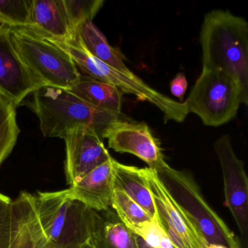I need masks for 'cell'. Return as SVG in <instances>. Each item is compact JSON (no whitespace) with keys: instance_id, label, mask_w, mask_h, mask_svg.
<instances>
[{"instance_id":"1","label":"cell","mask_w":248,"mask_h":248,"mask_svg":"<svg viewBox=\"0 0 248 248\" xmlns=\"http://www.w3.org/2000/svg\"><path fill=\"white\" fill-rule=\"evenodd\" d=\"M32 94L28 106L38 117L45 137L63 139L71 130L85 126L104 140L114 124L129 120L122 112L94 107L70 90L43 86Z\"/></svg>"},{"instance_id":"2","label":"cell","mask_w":248,"mask_h":248,"mask_svg":"<svg viewBox=\"0 0 248 248\" xmlns=\"http://www.w3.org/2000/svg\"><path fill=\"white\" fill-rule=\"evenodd\" d=\"M202 69L220 70L240 85L248 102V24L229 11L215 10L204 16L200 32Z\"/></svg>"},{"instance_id":"3","label":"cell","mask_w":248,"mask_h":248,"mask_svg":"<svg viewBox=\"0 0 248 248\" xmlns=\"http://www.w3.org/2000/svg\"><path fill=\"white\" fill-rule=\"evenodd\" d=\"M36 217L50 248H80L91 238L95 210L69 190L34 196Z\"/></svg>"},{"instance_id":"4","label":"cell","mask_w":248,"mask_h":248,"mask_svg":"<svg viewBox=\"0 0 248 248\" xmlns=\"http://www.w3.org/2000/svg\"><path fill=\"white\" fill-rule=\"evenodd\" d=\"M46 38L69 54L82 75L114 85L123 93L131 94L140 101L151 103L163 112L165 123L169 120L182 123L188 115L184 102L175 101L151 88L134 74L120 72L94 57L78 34L74 40L68 41Z\"/></svg>"},{"instance_id":"5","label":"cell","mask_w":248,"mask_h":248,"mask_svg":"<svg viewBox=\"0 0 248 248\" xmlns=\"http://www.w3.org/2000/svg\"><path fill=\"white\" fill-rule=\"evenodd\" d=\"M156 172L175 202L209 244H220L229 248H248L209 205L190 174L174 169L168 163Z\"/></svg>"},{"instance_id":"6","label":"cell","mask_w":248,"mask_h":248,"mask_svg":"<svg viewBox=\"0 0 248 248\" xmlns=\"http://www.w3.org/2000/svg\"><path fill=\"white\" fill-rule=\"evenodd\" d=\"M14 47L24 64L44 86L71 90L81 73L69 54L30 28H11Z\"/></svg>"},{"instance_id":"7","label":"cell","mask_w":248,"mask_h":248,"mask_svg":"<svg viewBox=\"0 0 248 248\" xmlns=\"http://www.w3.org/2000/svg\"><path fill=\"white\" fill-rule=\"evenodd\" d=\"M184 104L203 124L217 127L236 117L243 96L240 85L229 74L202 69Z\"/></svg>"},{"instance_id":"8","label":"cell","mask_w":248,"mask_h":248,"mask_svg":"<svg viewBox=\"0 0 248 248\" xmlns=\"http://www.w3.org/2000/svg\"><path fill=\"white\" fill-rule=\"evenodd\" d=\"M142 170L158 222L175 248H207L208 242L175 202L156 171Z\"/></svg>"},{"instance_id":"9","label":"cell","mask_w":248,"mask_h":248,"mask_svg":"<svg viewBox=\"0 0 248 248\" xmlns=\"http://www.w3.org/2000/svg\"><path fill=\"white\" fill-rule=\"evenodd\" d=\"M223 174L226 207L230 210L247 248L248 237V178L243 162L236 156L228 135L214 143Z\"/></svg>"},{"instance_id":"10","label":"cell","mask_w":248,"mask_h":248,"mask_svg":"<svg viewBox=\"0 0 248 248\" xmlns=\"http://www.w3.org/2000/svg\"><path fill=\"white\" fill-rule=\"evenodd\" d=\"M43 86L18 56L11 40V28L0 24V95L17 107Z\"/></svg>"},{"instance_id":"11","label":"cell","mask_w":248,"mask_h":248,"mask_svg":"<svg viewBox=\"0 0 248 248\" xmlns=\"http://www.w3.org/2000/svg\"><path fill=\"white\" fill-rule=\"evenodd\" d=\"M63 139L66 143L65 171L70 186L111 157L102 139L91 127H77Z\"/></svg>"},{"instance_id":"12","label":"cell","mask_w":248,"mask_h":248,"mask_svg":"<svg viewBox=\"0 0 248 248\" xmlns=\"http://www.w3.org/2000/svg\"><path fill=\"white\" fill-rule=\"evenodd\" d=\"M106 139L110 149L135 155L153 170L157 171L167 163L159 140L146 123L120 122L109 129Z\"/></svg>"},{"instance_id":"13","label":"cell","mask_w":248,"mask_h":248,"mask_svg":"<svg viewBox=\"0 0 248 248\" xmlns=\"http://www.w3.org/2000/svg\"><path fill=\"white\" fill-rule=\"evenodd\" d=\"M111 157L68 188L71 196L95 211L111 207L114 192V172Z\"/></svg>"},{"instance_id":"14","label":"cell","mask_w":248,"mask_h":248,"mask_svg":"<svg viewBox=\"0 0 248 248\" xmlns=\"http://www.w3.org/2000/svg\"><path fill=\"white\" fill-rule=\"evenodd\" d=\"M11 245L24 248H50L36 217L34 195L22 192L13 201Z\"/></svg>"},{"instance_id":"15","label":"cell","mask_w":248,"mask_h":248,"mask_svg":"<svg viewBox=\"0 0 248 248\" xmlns=\"http://www.w3.org/2000/svg\"><path fill=\"white\" fill-rule=\"evenodd\" d=\"M32 27L45 37L68 41L77 37L74 33L63 0H32Z\"/></svg>"},{"instance_id":"16","label":"cell","mask_w":248,"mask_h":248,"mask_svg":"<svg viewBox=\"0 0 248 248\" xmlns=\"http://www.w3.org/2000/svg\"><path fill=\"white\" fill-rule=\"evenodd\" d=\"M91 241L95 248H138L135 233L111 207L95 211Z\"/></svg>"},{"instance_id":"17","label":"cell","mask_w":248,"mask_h":248,"mask_svg":"<svg viewBox=\"0 0 248 248\" xmlns=\"http://www.w3.org/2000/svg\"><path fill=\"white\" fill-rule=\"evenodd\" d=\"M113 172L114 189L121 190L125 193L154 217L155 204L142 168L124 165L114 159Z\"/></svg>"},{"instance_id":"18","label":"cell","mask_w":248,"mask_h":248,"mask_svg":"<svg viewBox=\"0 0 248 248\" xmlns=\"http://www.w3.org/2000/svg\"><path fill=\"white\" fill-rule=\"evenodd\" d=\"M71 91L97 108L121 113L123 93L114 85L81 74Z\"/></svg>"},{"instance_id":"19","label":"cell","mask_w":248,"mask_h":248,"mask_svg":"<svg viewBox=\"0 0 248 248\" xmlns=\"http://www.w3.org/2000/svg\"><path fill=\"white\" fill-rule=\"evenodd\" d=\"M87 50L103 63L126 74H133L123 62L121 53L111 47L104 34L93 21L86 23L78 32Z\"/></svg>"},{"instance_id":"20","label":"cell","mask_w":248,"mask_h":248,"mask_svg":"<svg viewBox=\"0 0 248 248\" xmlns=\"http://www.w3.org/2000/svg\"><path fill=\"white\" fill-rule=\"evenodd\" d=\"M16 107L0 95V166L8 157L19 136Z\"/></svg>"},{"instance_id":"21","label":"cell","mask_w":248,"mask_h":248,"mask_svg":"<svg viewBox=\"0 0 248 248\" xmlns=\"http://www.w3.org/2000/svg\"><path fill=\"white\" fill-rule=\"evenodd\" d=\"M111 207L122 222L132 232L153 217L121 190H114Z\"/></svg>"},{"instance_id":"22","label":"cell","mask_w":248,"mask_h":248,"mask_svg":"<svg viewBox=\"0 0 248 248\" xmlns=\"http://www.w3.org/2000/svg\"><path fill=\"white\" fill-rule=\"evenodd\" d=\"M32 0H0V24L10 28H31Z\"/></svg>"},{"instance_id":"23","label":"cell","mask_w":248,"mask_h":248,"mask_svg":"<svg viewBox=\"0 0 248 248\" xmlns=\"http://www.w3.org/2000/svg\"><path fill=\"white\" fill-rule=\"evenodd\" d=\"M71 27L78 35L86 23L93 21L104 5L102 0H63Z\"/></svg>"},{"instance_id":"24","label":"cell","mask_w":248,"mask_h":248,"mask_svg":"<svg viewBox=\"0 0 248 248\" xmlns=\"http://www.w3.org/2000/svg\"><path fill=\"white\" fill-rule=\"evenodd\" d=\"M13 233V201L0 193V248H11Z\"/></svg>"},{"instance_id":"25","label":"cell","mask_w":248,"mask_h":248,"mask_svg":"<svg viewBox=\"0 0 248 248\" xmlns=\"http://www.w3.org/2000/svg\"><path fill=\"white\" fill-rule=\"evenodd\" d=\"M160 225L158 222L156 214L152 217V220L144 223L138 226L133 233L140 236L148 245L154 248H160Z\"/></svg>"},{"instance_id":"26","label":"cell","mask_w":248,"mask_h":248,"mask_svg":"<svg viewBox=\"0 0 248 248\" xmlns=\"http://www.w3.org/2000/svg\"><path fill=\"white\" fill-rule=\"evenodd\" d=\"M187 88H188V82L185 75L183 72L177 74L170 83L171 93L179 99L180 103H183Z\"/></svg>"},{"instance_id":"27","label":"cell","mask_w":248,"mask_h":248,"mask_svg":"<svg viewBox=\"0 0 248 248\" xmlns=\"http://www.w3.org/2000/svg\"><path fill=\"white\" fill-rule=\"evenodd\" d=\"M135 239H136V244H137L138 248H154L148 245L140 236L135 233Z\"/></svg>"},{"instance_id":"28","label":"cell","mask_w":248,"mask_h":248,"mask_svg":"<svg viewBox=\"0 0 248 248\" xmlns=\"http://www.w3.org/2000/svg\"><path fill=\"white\" fill-rule=\"evenodd\" d=\"M207 248H229L225 245H220V244H209Z\"/></svg>"},{"instance_id":"29","label":"cell","mask_w":248,"mask_h":248,"mask_svg":"<svg viewBox=\"0 0 248 248\" xmlns=\"http://www.w3.org/2000/svg\"><path fill=\"white\" fill-rule=\"evenodd\" d=\"M80 248H95V247L93 245L92 242L91 241V238L81 247Z\"/></svg>"},{"instance_id":"30","label":"cell","mask_w":248,"mask_h":248,"mask_svg":"<svg viewBox=\"0 0 248 248\" xmlns=\"http://www.w3.org/2000/svg\"><path fill=\"white\" fill-rule=\"evenodd\" d=\"M11 248H19V247L14 246V245H11Z\"/></svg>"}]
</instances>
